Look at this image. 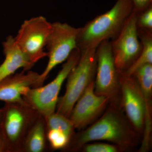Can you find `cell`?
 I'll list each match as a JSON object with an SVG mask.
<instances>
[{
  "label": "cell",
  "mask_w": 152,
  "mask_h": 152,
  "mask_svg": "<svg viewBox=\"0 0 152 152\" xmlns=\"http://www.w3.org/2000/svg\"><path fill=\"white\" fill-rule=\"evenodd\" d=\"M130 0H118L113 7L80 28L77 42L80 51L97 48L102 42L114 39L134 10Z\"/></svg>",
  "instance_id": "1"
},
{
  "label": "cell",
  "mask_w": 152,
  "mask_h": 152,
  "mask_svg": "<svg viewBox=\"0 0 152 152\" xmlns=\"http://www.w3.org/2000/svg\"><path fill=\"white\" fill-rule=\"evenodd\" d=\"M136 137L122 115L113 106L75 139L74 148H79L89 142L104 140L113 143L123 150L134 145Z\"/></svg>",
  "instance_id": "2"
},
{
  "label": "cell",
  "mask_w": 152,
  "mask_h": 152,
  "mask_svg": "<svg viewBox=\"0 0 152 152\" xmlns=\"http://www.w3.org/2000/svg\"><path fill=\"white\" fill-rule=\"evenodd\" d=\"M97 48L81 51L78 62L67 78L65 93L58 101L57 112L69 118L75 104L96 75Z\"/></svg>",
  "instance_id": "3"
},
{
  "label": "cell",
  "mask_w": 152,
  "mask_h": 152,
  "mask_svg": "<svg viewBox=\"0 0 152 152\" xmlns=\"http://www.w3.org/2000/svg\"><path fill=\"white\" fill-rule=\"evenodd\" d=\"M80 55V51L75 49L52 81L45 86L31 88L23 96L25 102L44 118L55 113L62 86Z\"/></svg>",
  "instance_id": "4"
},
{
  "label": "cell",
  "mask_w": 152,
  "mask_h": 152,
  "mask_svg": "<svg viewBox=\"0 0 152 152\" xmlns=\"http://www.w3.org/2000/svg\"><path fill=\"white\" fill-rule=\"evenodd\" d=\"M1 129L8 151H23L28 132L39 113L26 103H6Z\"/></svg>",
  "instance_id": "5"
},
{
  "label": "cell",
  "mask_w": 152,
  "mask_h": 152,
  "mask_svg": "<svg viewBox=\"0 0 152 152\" xmlns=\"http://www.w3.org/2000/svg\"><path fill=\"white\" fill-rule=\"evenodd\" d=\"M80 28L72 26L66 23L56 22L52 29L46 47L49 60L43 72L39 74L37 87L42 86L49 74L58 65L65 61L75 49Z\"/></svg>",
  "instance_id": "6"
},
{
  "label": "cell",
  "mask_w": 152,
  "mask_h": 152,
  "mask_svg": "<svg viewBox=\"0 0 152 152\" xmlns=\"http://www.w3.org/2000/svg\"><path fill=\"white\" fill-rule=\"evenodd\" d=\"M52 29V23L42 16L26 20L15 37L16 42L31 62L35 63L47 56L46 47Z\"/></svg>",
  "instance_id": "7"
},
{
  "label": "cell",
  "mask_w": 152,
  "mask_h": 152,
  "mask_svg": "<svg viewBox=\"0 0 152 152\" xmlns=\"http://www.w3.org/2000/svg\"><path fill=\"white\" fill-rule=\"evenodd\" d=\"M139 13L134 9L119 34L110 41L115 65L118 72L126 70L141 52L142 45L137 26Z\"/></svg>",
  "instance_id": "8"
},
{
  "label": "cell",
  "mask_w": 152,
  "mask_h": 152,
  "mask_svg": "<svg viewBox=\"0 0 152 152\" xmlns=\"http://www.w3.org/2000/svg\"><path fill=\"white\" fill-rule=\"evenodd\" d=\"M122 103L128 118L138 131L144 129L145 121L151 120V107L147 106L143 94L134 77L119 72Z\"/></svg>",
  "instance_id": "9"
},
{
  "label": "cell",
  "mask_w": 152,
  "mask_h": 152,
  "mask_svg": "<svg viewBox=\"0 0 152 152\" xmlns=\"http://www.w3.org/2000/svg\"><path fill=\"white\" fill-rule=\"evenodd\" d=\"M96 55L95 92L110 100L115 97L120 88L119 72L115 65L110 41L105 40L101 43L97 48Z\"/></svg>",
  "instance_id": "10"
},
{
  "label": "cell",
  "mask_w": 152,
  "mask_h": 152,
  "mask_svg": "<svg viewBox=\"0 0 152 152\" xmlns=\"http://www.w3.org/2000/svg\"><path fill=\"white\" fill-rule=\"evenodd\" d=\"M91 82L75 104L69 117L75 129H80L93 121L105 108L110 99L96 94Z\"/></svg>",
  "instance_id": "11"
},
{
  "label": "cell",
  "mask_w": 152,
  "mask_h": 152,
  "mask_svg": "<svg viewBox=\"0 0 152 152\" xmlns=\"http://www.w3.org/2000/svg\"><path fill=\"white\" fill-rule=\"evenodd\" d=\"M13 74L0 82V101L5 103H26L23 96L37 87L39 74L32 71Z\"/></svg>",
  "instance_id": "12"
},
{
  "label": "cell",
  "mask_w": 152,
  "mask_h": 152,
  "mask_svg": "<svg viewBox=\"0 0 152 152\" xmlns=\"http://www.w3.org/2000/svg\"><path fill=\"white\" fill-rule=\"evenodd\" d=\"M5 59L0 65V82L22 68L29 70L34 66L19 48L12 36H9L2 43Z\"/></svg>",
  "instance_id": "13"
},
{
  "label": "cell",
  "mask_w": 152,
  "mask_h": 152,
  "mask_svg": "<svg viewBox=\"0 0 152 152\" xmlns=\"http://www.w3.org/2000/svg\"><path fill=\"white\" fill-rule=\"evenodd\" d=\"M45 121L39 114L31 126L24 143L23 151L42 152L45 148Z\"/></svg>",
  "instance_id": "14"
},
{
  "label": "cell",
  "mask_w": 152,
  "mask_h": 152,
  "mask_svg": "<svg viewBox=\"0 0 152 152\" xmlns=\"http://www.w3.org/2000/svg\"><path fill=\"white\" fill-rule=\"evenodd\" d=\"M139 38L142 45L140 53L134 62L124 72L132 75L139 68L148 64H152V32L138 29Z\"/></svg>",
  "instance_id": "15"
},
{
  "label": "cell",
  "mask_w": 152,
  "mask_h": 152,
  "mask_svg": "<svg viewBox=\"0 0 152 152\" xmlns=\"http://www.w3.org/2000/svg\"><path fill=\"white\" fill-rule=\"evenodd\" d=\"M132 75L138 83L148 107H150L152 94V64L139 68Z\"/></svg>",
  "instance_id": "16"
},
{
  "label": "cell",
  "mask_w": 152,
  "mask_h": 152,
  "mask_svg": "<svg viewBox=\"0 0 152 152\" xmlns=\"http://www.w3.org/2000/svg\"><path fill=\"white\" fill-rule=\"evenodd\" d=\"M44 118L48 129H54L61 131L72 137L75 129L69 118L55 112Z\"/></svg>",
  "instance_id": "17"
},
{
  "label": "cell",
  "mask_w": 152,
  "mask_h": 152,
  "mask_svg": "<svg viewBox=\"0 0 152 152\" xmlns=\"http://www.w3.org/2000/svg\"><path fill=\"white\" fill-rule=\"evenodd\" d=\"M46 137L52 148L60 149L66 146L71 137L62 131L50 129H48Z\"/></svg>",
  "instance_id": "18"
},
{
  "label": "cell",
  "mask_w": 152,
  "mask_h": 152,
  "mask_svg": "<svg viewBox=\"0 0 152 152\" xmlns=\"http://www.w3.org/2000/svg\"><path fill=\"white\" fill-rule=\"evenodd\" d=\"M137 26L139 30L152 32V5L139 13Z\"/></svg>",
  "instance_id": "19"
},
{
  "label": "cell",
  "mask_w": 152,
  "mask_h": 152,
  "mask_svg": "<svg viewBox=\"0 0 152 152\" xmlns=\"http://www.w3.org/2000/svg\"><path fill=\"white\" fill-rule=\"evenodd\" d=\"M84 151L86 152H117L122 149L116 145L103 143L86 144L84 145Z\"/></svg>",
  "instance_id": "20"
},
{
  "label": "cell",
  "mask_w": 152,
  "mask_h": 152,
  "mask_svg": "<svg viewBox=\"0 0 152 152\" xmlns=\"http://www.w3.org/2000/svg\"><path fill=\"white\" fill-rule=\"evenodd\" d=\"M133 3L134 8L139 13L152 5V0H130Z\"/></svg>",
  "instance_id": "21"
},
{
  "label": "cell",
  "mask_w": 152,
  "mask_h": 152,
  "mask_svg": "<svg viewBox=\"0 0 152 152\" xmlns=\"http://www.w3.org/2000/svg\"><path fill=\"white\" fill-rule=\"evenodd\" d=\"M0 127V152H8Z\"/></svg>",
  "instance_id": "22"
},
{
  "label": "cell",
  "mask_w": 152,
  "mask_h": 152,
  "mask_svg": "<svg viewBox=\"0 0 152 152\" xmlns=\"http://www.w3.org/2000/svg\"><path fill=\"white\" fill-rule=\"evenodd\" d=\"M3 115H4V109H0V127L1 126L2 122Z\"/></svg>",
  "instance_id": "23"
}]
</instances>
